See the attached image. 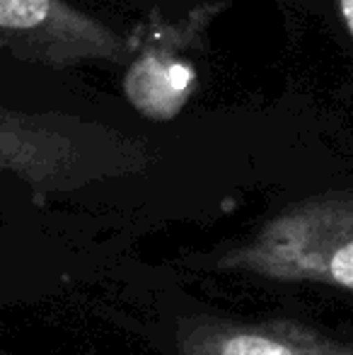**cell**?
<instances>
[{
    "instance_id": "8992f818",
    "label": "cell",
    "mask_w": 353,
    "mask_h": 355,
    "mask_svg": "<svg viewBox=\"0 0 353 355\" xmlns=\"http://www.w3.org/2000/svg\"><path fill=\"white\" fill-rule=\"evenodd\" d=\"M336 3V10H339V17L344 22L346 32L349 37L353 39V0H334Z\"/></svg>"
},
{
    "instance_id": "5b68a950",
    "label": "cell",
    "mask_w": 353,
    "mask_h": 355,
    "mask_svg": "<svg viewBox=\"0 0 353 355\" xmlns=\"http://www.w3.org/2000/svg\"><path fill=\"white\" fill-rule=\"evenodd\" d=\"M177 355H353V343L286 319L242 324L189 317L179 322Z\"/></svg>"
},
{
    "instance_id": "6da1fadb",
    "label": "cell",
    "mask_w": 353,
    "mask_h": 355,
    "mask_svg": "<svg viewBox=\"0 0 353 355\" xmlns=\"http://www.w3.org/2000/svg\"><path fill=\"white\" fill-rule=\"evenodd\" d=\"M146 143L71 114L0 107V172L37 193L73 191L89 182L141 172Z\"/></svg>"
},
{
    "instance_id": "3957f363",
    "label": "cell",
    "mask_w": 353,
    "mask_h": 355,
    "mask_svg": "<svg viewBox=\"0 0 353 355\" xmlns=\"http://www.w3.org/2000/svg\"><path fill=\"white\" fill-rule=\"evenodd\" d=\"M230 0H208L182 17L157 10L146 15L126 34L128 53L121 87L126 102L150 121H172L187 109L201 85V63L211 24Z\"/></svg>"
},
{
    "instance_id": "7a4b0ae2",
    "label": "cell",
    "mask_w": 353,
    "mask_h": 355,
    "mask_svg": "<svg viewBox=\"0 0 353 355\" xmlns=\"http://www.w3.org/2000/svg\"><path fill=\"white\" fill-rule=\"evenodd\" d=\"M218 266L268 281H310L353 293V189L310 196L266 220Z\"/></svg>"
},
{
    "instance_id": "277c9868",
    "label": "cell",
    "mask_w": 353,
    "mask_h": 355,
    "mask_svg": "<svg viewBox=\"0 0 353 355\" xmlns=\"http://www.w3.org/2000/svg\"><path fill=\"white\" fill-rule=\"evenodd\" d=\"M0 51L53 71L85 63H126V34L66 0H0Z\"/></svg>"
}]
</instances>
